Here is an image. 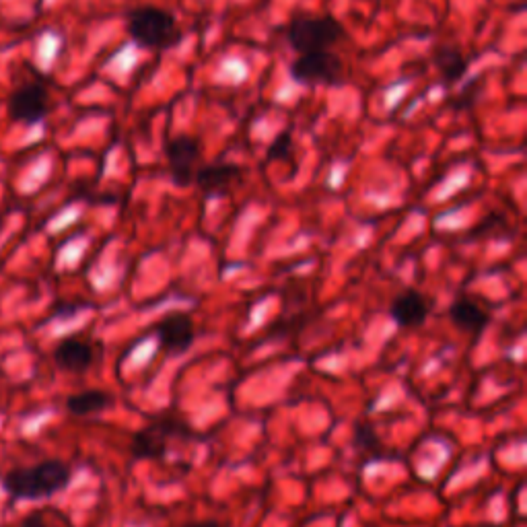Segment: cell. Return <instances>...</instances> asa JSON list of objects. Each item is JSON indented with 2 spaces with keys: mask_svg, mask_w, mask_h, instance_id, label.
<instances>
[{
  "mask_svg": "<svg viewBox=\"0 0 527 527\" xmlns=\"http://www.w3.org/2000/svg\"><path fill=\"white\" fill-rule=\"evenodd\" d=\"M73 468L62 460H44L33 466L9 470L0 484L11 501H46L70 484Z\"/></svg>",
  "mask_w": 527,
  "mask_h": 527,
  "instance_id": "1",
  "label": "cell"
},
{
  "mask_svg": "<svg viewBox=\"0 0 527 527\" xmlns=\"http://www.w3.org/2000/svg\"><path fill=\"white\" fill-rule=\"evenodd\" d=\"M126 31L130 40L145 50H169L175 44H180L182 31L175 21L173 13L145 5L128 11L126 15Z\"/></svg>",
  "mask_w": 527,
  "mask_h": 527,
  "instance_id": "2",
  "label": "cell"
},
{
  "mask_svg": "<svg viewBox=\"0 0 527 527\" xmlns=\"http://www.w3.org/2000/svg\"><path fill=\"white\" fill-rule=\"evenodd\" d=\"M344 35L346 31L342 23L330 15L324 17L295 15L287 27L289 46L297 54L330 50L332 46L344 40Z\"/></svg>",
  "mask_w": 527,
  "mask_h": 527,
  "instance_id": "3",
  "label": "cell"
},
{
  "mask_svg": "<svg viewBox=\"0 0 527 527\" xmlns=\"http://www.w3.org/2000/svg\"><path fill=\"white\" fill-rule=\"evenodd\" d=\"M194 437H196L194 429L188 423H184V420L163 416L151 420L149 425L134 433L130 451L134 460H159L165 455L167 443L171 439H194Z\"/></svg>",
  "mask_w": 527,
  "mask_h": 527,
  "instance_id": "4",
  "label": "cell"
},
{
  "mask_svg": "<svg viewBox=\"0 0 527 527\" xmlns=\"http://www.w3.org/2000/svg\"><path fill=\"white\" fill-rule=\"evenodd\" d=\"M289 75L295 83L305 87H318V85L332 87L344 81V64L330 50L307 52V54H299V58L291 62Z\"/></svg>",
  "mask_w": 527,
  "mask_h": 527,
  "instance_id": "5",
  "label": "cell"
},
{
  "mask_svg": "<svg viewBox=\"0 0 527 527\" xmlns=\"http://www.w3.org/2000/svg\"><path fill=\"white\" fill-rule=\"evenodd\" d=\"M171 182L180 188H188L194 182L196 163L200 161V143L194 136H175L165 145Z\"/></svg>",
  "mask_w": 527,
  "mask_h": 527,
  "instance_id": "6",
  "label": "cell"
},
{
  "mask_svg": "<svg viewBox=\"0 0 527 527\" xmlns=\"http://www.w3.org/2000/svg\"><path fill=\"white\" fill-rule=\"evenodd\" d=\"M7 112L13 122H21L27 126L44 122L48 114V91L40 83H31L19 87L15 93H11Z\"/></svg>",
  "mask_w": 527,
  "mask_h": 527,
  "instance_id": "7",
  "label": "cell"
},
{
  "mask_svg": "<svg viewBox=\"0 0 527 527\" xmlns=\"http://www.w3.org/2000/svg\"><path fill=\"white\" fill-rule=\"evenodd\" d=\"M157 340L165 355H184L196 340V328L190 315L173 311L159 322Z\"/></svg>",
  "mask_w": 527,
  "mask_h": 527,
  "instance_id": "8",
  "label": "cell"
},
{
  "mask_svg": "<svg viewBox=\"0 0 527 527\" xmlns=\"http://www.w3.org/2000/svg\"><path fill=\"white\" fill-rule=\"evenodd\" d=\"M97 361V348L83 338H64L54 348V363L68 373H83Z\"/></svg>",
  "mask_w": 527,
  "mask_h": 527,
  "instance_id": "9",
  "label": "cell"
},
{
  "mask_svg": "<svg viewBox=\"0 0 527 527\" xmlns=\"http://www.w3.org/2000/svg\"><path fill=\"white\" fill-rule=\"evenodd\" d=\"M243 169L235 163H210L196 171L194 182L206 196H223L241 180Z\"/></svg>",
  "mask_w": 527,
  "mask_h": 527,
  "instance_id": "10",
  "label": "cell"
},
{
  "mask_svg": "<svg viewBox=\"0 0 527 527\" xmlns=\"http://www.w3.org/2000/svg\"><path fill=\"white\" fill-rule=\"evenodd\" d=\"M429 301L425 295H420L418 291H406L400 297L394 299L390 313L398 326L402 328H416L427 320L429 315Z\"/></svg>",
  "mask_w": 527,
  "mask_h": 527,
  "instance_id": "11",
  "label": "cell"
},
{
  "mask_svg": "<svg viewBox=\"0 0 527 527\" xmlns=\"http://www.w3.org/2000/svg\"><path fill=\"white\" fill-rule=\"evenodd\" d=\"M451 322L470 334H482V330L490 324V311L478 305L474 299H458L453 301L449 309Z\"/></svg>",
  "mask_w": 527,
  "mask_h": 527,
  "instance_id": "12",
  "label": "cell"
},
{
  "mask_svg": "<svg viewBox=\"0 0 527 527\" xmlns=\"http://www.w3.org/2000/svg\"><path fill=\"white\" fill-rule=\"evenodd\" d=\"M433 62L439 70V75L443 79V83L451 85L455 81H460L466 70H468V60L464 56V52L455 46H441L435 50Z\"/></svg>",
  "mask_w": 527,
  "mask_h": 527,
  "instance_id": "13",
  "label": "cell"
},
{
  "mask_svg": "<svg viewBox=\"0 0 527 527\" xmlns=\"http://www.w3.org/2000/svg\"><path fill=\"white\" fill-rule=\"evenodd\" d=\"M112 402H114V398L108 392L87 390V392H81V394L68 396L64 406L73 416H91V414L108 410L112 406Z\"/></svg>",
  "mask_w": 527,
  "mask_h": 527,
  "instance_id": "14",
  "label": "cell"
},
{
  "mask_svg": "<svg viewBox=\"0 0 527 527\" xmlns=\"http://www.w3.org/2000/svg\"><path fill=\"white\" fill-rule=\"evenodd\" d=\"M293 155V136L291 132H280L268 147V161H283Z\"/></svg>",
  "mask_w": 527,
  "mask_h": 527,
  "instance_id": "15",
  "label": "cell"
},
{
  "mask_svg": "<svg viewBox=\"0 0 527 527\" xmlns=\"http://www.w3.org/2000/svg\"><path fill=\"white\" fill-rule=\"evenodd\" d=\"M48 511H50V509L31 511L29 515L23 517V521H21L19 527H60V525H56V523H52V521L48 519ZM64 527H70V523H66Z\"/></svg>",
  "mask_w": 527,
  "mask_h": 527,
  "instance_id": "16",
  "label": "cell"
},
{
  "mask_svg": "<svg viewBox=\"0 0 527 527\" xmlns=\"http://www.w3.org/2000/svg\"><path fill=\"white\" fill-rule=\"evenodd\" d=\"M357 443L363 447V449H375L377 447V435H375V431H373V427L371 425H367V423H359L357 425Z\"/></svg>",
  "mask_w": 527,
  "mask_h": 527,
  "instance_id": "17",
  "label": "cell"
},
{
  "mask_svg": "<svg viewBox=\"0 0 527 527\" xmlns=\"http://www.w3.org/2000/svg\"><path fill=\"white\" fill-rule=\"evenodd\" d=\"M182 527H227V525H223L219 521H200V523H188Z\"/></svg>",
  "mask_w": 527,
  "mask_h": 527,
  "instance_id": "18",
  "label": "cell"
},
{
  "mask_svg": "<svg viewBox=\"0 0 527 527\" xmlns=\"http://www.w3.org/2000/svg\"><path fill=\"white\" fill-rule=\"evenodd\" d=\"M3 229H5V217L0 215V231H3Z\"/></svg>",
  "mask_w": 527,
  "mask_h": 527,
  "instance_id": "19",
  "label": "cell"
}]
</instances>
